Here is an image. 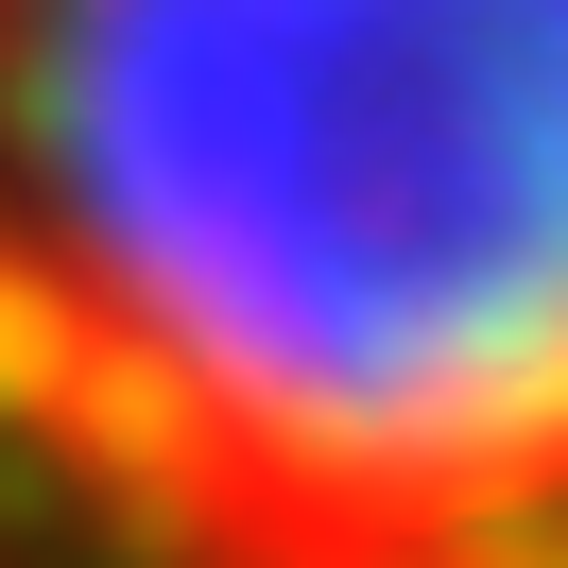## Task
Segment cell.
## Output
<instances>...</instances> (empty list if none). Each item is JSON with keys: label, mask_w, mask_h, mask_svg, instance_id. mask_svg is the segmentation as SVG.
I'll return each mask as SVG.
<instances>
[{"label": "cell", "mask_w": 568, "mask_h": 568, "mask_svg": "<svg viewBox=\"0 0 568 568\" xmlns=\"http://www.w3.org/2000/svg\"><path fill=\"white\" fill-rule=\"evenodd\" d=\"M0 293L242 568H568V0H0Z\"/></svg>", "instance_id": "obj_1"}]
</instances>
